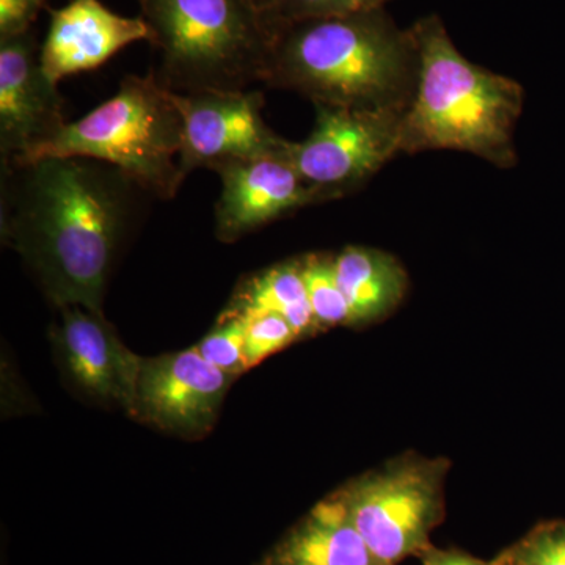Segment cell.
Wrapping results in <instances>:
<instances>
[{"label":"cell","mask_w":565,"mask_h":565,"mask_svg":"<svg viewBox=\"0 0 565 565\" xmlns=\"http://www.w3.org/2000/svg\"><path fill=\"white\" fill-rule=\"evenodd\" d=\"M388 2L392 0H274L273 9L266 14V22L273 31L289 22L386 9Z\"/></svg>","instance_id":"cell-20"},{"label":"cell","mask_w":565,"mask_h":565,"mask_svg":"<svg viewBox=\"0 0 565 565\" xmlns=\"http://www.w3.org/2000/svg\"><path fill=\"white\" fill-rule=\"evenodd\" d=\"M181 148L182 118L173 92L152 73L129 74L110 99L81 120L66 122L24 162L47 156L95 159L120 170L151 199L167 202L185 180Z\"/></svg>","instance_id":"cell-5"},{"label":"cell","mask_w":565,"mask_h":565,"mask_svg":"<svg viewBox=\"0 0 565 565\" xmlns=\"http://www.w3.org/2000/svg\"><path fill=\"white\" fill-rule=\"evenodd\" d=\"M143 18L121 17L102 0H71L51 11L50 29L41 44V65L54 84L104 65L137 41H150Z\"/></svg>","instance_id":"cell-13"},{"label":"cell","mask_w":565,"mask_h":565,"mask_svg":"<svg viewBox=\"0 0 565 565\" xmlns=\"http://www.w3.org/2000/svg\"><path fill=\"white\" fill-rule=\"evenodd\" d=\"M182 118L181 169L214 172L223 163L285 151L289 140L263 118V92L174 93Z\"/></svg>","instance_id":"cell-8"},{"label":"cell","mask_w":565,"mask_h":565,"mask_svg":"<svg viewBox=\"0 0 565 565\" xmlns=\"http://www.w3.org/2000/svg\"><path fill=\"white\" fill-rule=\"evenodd\" d=\"M0 232L55 307L103 313L118 255L151 199L109 163L47 156L2 163Z\"/></svg>","instance_id":"cell-1"},{"label":"cell","mask_w":565,"mask_h":565,"mask_svg":"<svg viewBox=\"0 0 565 565\" xmlns=\"http://www.w3.org/2000/svg\"><path fill=\"white\" fill-rule=\"evenodd\" d=\"M174 93L248 90L262 84L273 32L248 0H137Z\"/></svg>","instance_id":"cell-4"},{"label":"cell","mask_w":565,"mask_h":565,"mask_svg":"<svg viewBox=\"0 0 565 565\" xmlns=\"http://www.w3.org/2000/svg\"><path fill=\"white\" fill-rule=\"evenodd\" d=\"M41 65L35 33L0 39V154L2 163L28 161L66 125L63 99Z\"/></svg>","instance_id":"cell-11"},{"label":"cell","mask_w":565,"mask_h":565,"mask_svg":"<svg viewBox=\"0 0 565 565\" xmlns=\"http://www.w3.org/2000/svg\"><path fill=\"white\" fill-rule=\"evenodd\" d=\"M248 2H250L252 6L263 14L264 20H266V14L273 9L274 0H248Z\"/></svg>","instance_id":"cell-24"},{"label":"cell","mask_w":565,"mask_h":565,"mask_svg":"<svg viewBox=\"0 0 565 565\" xmlns=\"http://www.w3.org/2000/svg\"><path fill=\"white\" fill-rule=\"evenodd\" d=\"M226 311L241 316L262 311L280 315L291 323L299 340L319 333L299 258L275 264L269 269L245 278L237 286Z\"/></svg>","instance_id":"cell-16"},{"label":"cell","mask_w":565,"mask_h":565,"mask_svg":"<svg viewBox=\"0 0 565 565\" xmlns=\"http://www.w3.org/2000/svg\"><path fill=\"white\" fill-rule=\"evenodd\" d=\"M445 457L405 452L332 493L345 514L386 565L418 556L445 519Z\"/></svg>","instance_id":"cell-6"},{"label":"cell","mask_w":565,"mask_h":565,"mask_svg":"<svg viewBox=\"0 0 565 565\" xmlns=\"http://www.w3.org/2000/svg\"><path fill=\"white\" fill-rule=\"evenodd\" d=\"M58 311L52 343L71 388L92 403L131 416L143 356L126 348L104 313L81 305H65Z\"/></svg>","instance_id":"cell-10"},{"label":"cell","mask_w":565,"mask_h":565,"mask_svg":"<svg viewBox=\"0 0 565 565\" xmlns=\"http://www.w3.org/2000/svg\"><path fill=\"white\" fill-rule=\"evenodd\" d=\"M44 0H0V39L31 31Z\"/></svg>","instance_id":"cell-22"},{"label":"cell","mask_w":565,"mask_h":565,"mask_svg":"<svg viewBox=\"0 0 565 565\" xmlns=\"http://www.w3.org/2000/svg\"><path fill=\"white\" fill-rule=\"evenodd\" d=\"M299 259L305 288L319 332L333 327H351V308L338 285L333 255L308 253Z\"/></svg>","instance_id":"cell-17"},{"label":"cell","mask_w":565,"mask_h":565,"mask_svg":"<svg viewBox=\"0 0 565 565\" xmlns=\"http://www.w3.org/2000/svg\"><path fill=\"white\" fill-rule=\"evenodd\" d=\"M233 381L196 345L141 359L131 416L180 437H200L214 426Z\"/></svg>","instance_id":"cell-9"},{"label":"cell","mask_w":565,"mask_h":565,"mask_svg":"<svg viewBox=\"0 0 565 565\" xmlns=\"http://www.w3.org/2000/svg\"><path fill=\"white\" fill-rule=\"evenodd\" d=\"M497 557L504 565H565V520L539 523Z\"/></svg>","instance_id":"cell-19"},{"label":"cell","mask_w":565,"mask_h":565,"mask_svg":"<svg viewBox=\"0 0 565 565\" xmlns=\"http://www.w3.org/2000/svg\"><path fill=\"white\" fill-rule=\"evenodd\" d=\"M244 318L247 321L245 359H247L248 370L262 363L267 356L299 341V334L292 329L291 323L280 315L262 311V313L245 315Z\"/></svg>","instance_id":"cell-21"},{"label":"cell","mask_w":565,"mask_h":565,"mask_svg":"<svg viewBox=\"0 0 565 565\" xmlns=\"http://www.w3.org/2000/svg\"><path fill=\"white\" fill-rule=\"evenodd\" d=\"M313 131L289 141L288 156L302 180L343 199L401 152L404 111L316 104Z\"/></svg>","instance_id":"cell-7"},{"label":"cell","mask_w":565,"mask_h":565,"mask_svg":"<svg viewBox=\"0 0 565 565\" xmlns=\"http://www.w3.org/2000/svg\"><path fill=\"white\" fill-rule=\"evenodd\" d=\"M334 274L351 308V327L384 321L408 289V275L392 253L349 245L333 255Z\"/></svg>","instance_id":"cell-15"},{"label":"cell","mask_w":565,"mask_h":565,"mask_svg":"<svg viewBox=\"0 0 565 565\" xmlns=\"http://www.w3.org/2000/svg\"><path fill=\"white\" fill-rule=\"evenodd\" d=\"M422 565H504L498 557L492 561L479 559L460 552V550H444L429 545L418 556Z\"/></svg>","instance_id":"cell-23"},{"label":"cell","mask_w":565,"mask_h":565,"mask_svg":"<svg viewBox=\"0 0 565 565\" xmlns=\"http://www.w3.org/2000/svg\"><path fill=\"white\" fill-rule=\"evenodd\" d=\"M258 565H386L373 550L340 501L330 494L316 504Z\"/></svg>","instance_id":"cell-14"},{"label":"cell","mask_w":565,"mask_h":565,"mask_svg":"<svg viewBox=\"0 0 565 565\" xmlns=\"http://www.w3.org/2000/svg\"><path fill=\"white\" fill-rule=\"evenodd\" d=\"M418 51V81L404 111L401 152L455 150L511 169L514 131L525 92L511 77L468 61L438 14L411 28Z\"/></svg>","instance_id":"cell-3"},{"label":"cell","mask_w":565,"mask_h":565,"mask_svg":"<svg viewBox=\"0 0 565 565\" xmlns=\"http://www.w3.org/2000/svg\"><path fill=\"white\" fill-rule=\"evenodd\" d=\"M214 172L222 182L215 204V234L222 243H236L294 211L330 202L302 180L288 147L278 154L223 163Z\"/></svg>","instance_id":"cell-12"},{"label":"cell","mask_w":565,"mask_h":565,"mask_svg":"<svg viewBox=\"0 0 565 565\" xmlns=\"http://www.w3.org/2000/svg\"><path fill=\"white\" fill-rule=\"evenodd\" d=\"M270 32L266 87L299 93L315 106H411L418 51L411 28H399L386 9L289 22Z\"/></svg>","instance_id":"cell-2"},{"label":"cell","mask_w":565,"mask_h":565,"mask_svg":"<svg viewBox=\"0 0 565 565\" xmlns=\"http://www.w3.org/2000/svg\"><path fill=\"white\" fill-rule=\"evenodd\" d=\"M245 334L247 321L244 316L225 310L218 316L217 323L212 327L211 332L196 344V349L207 362L236 379L248 370L245 359Z\"/></svg>","instance_id":"cell-18"}]
</instances>
